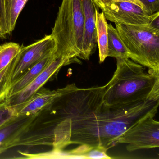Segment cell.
Returning <instances> with one entry per match:
<instances>
[{
    "instance_id": "cell-2",
    "label": "cell",
    "mask_w": 159,
    "mask_h": 159,
    "mask_svg": "<svg viewBox=\"0 0 159 159\" xmlns=\"http://www.w3.org/2000/svg\"><path fill=\"white\" fill-rule=\"evenodd\" d=\"M117 68L105 86L104 101L108 107H121L139 101L159 99V73L130 58H116Z\"/></svg>"
},
{
    "instance_id": "cell-9",
    "label": "cell",
    "mask_w": 159,
    "mask_h": 159,
    "mask_svg": "<svg viewBox=\"0 0 159 159\" xmlns=\"http://www.w3.org/2000/svg\"><path fill=\"white\" fill-rule=\"evenodd\" d=\"M39 114L19 115L0 128V154L19 145L22 137L29 132Z\"/></svg>"
},
{
    "instance_id": "cell-4",
    "label": "cell",
    "mask_w": 159,
    "mask_h": 159,
    "mask_svg": "<svg viewBox=\"0 0 159 159\" xmlns=\"http://www.w3.org/2000/svg\"><path fill=\"white\" fill-rule=\"evenodd\" d=\"M115 26L130 52V59L159 73V29L149 25L115 24Z\"/></svg>"
},
{
    "instance_id": "cell-10",
    "label": "cell",
    "mask_w": 159,
    "mask_h": 159,
    "mask_svg": "<svg viewBox=\"0 0 159 159\" xmlns=\"http://www.w3.org/2000/svg\"><path fill=\"white\" fill-rule=\"evenodd\" d=\"M82 3L84 24L81 59L89 60L97 43L96 13L98 9L91 0H82Z\"/></svg>"
},
{
    "instance_id": "cell-13",
    "label": "cell",
    "mask_w": 159,
    "mask_h": 159,
    "mask_svg": "<svg viewBox=\"0 0 159 159\" xmlns=\"http://www.w3.org/2000/svg\"><path fill=\"white\" fill-rule=\"evenodd\" d=\"M28 0H3L5 11L4 34H11L15 28L19 15Z\"/></svg>"
},
{
    "instance_id": "cell-6",
    "label": "cell",
    "mask_w": 159,
    "mask_h": 159,
    "mask_svg": "<svg viewBox=\"0 0 159 159\" xmlns=\"http://www.w3.org/2000/svg\"><path fill=\"white\" fill-rule=\"evenodd\" d=\"M56 43L52 35L28 46H21L19 53L14 58L15 66L11 76V84L30 68L55 51Z\"/></svg>"
},
{
    "instance_id": "cell-8",
    "label": "cell",
    "mask_w": 159,
    "mask_h": 159,
    "mask_svg": "<svg viewBox=\"0 0 159 159\" xmlns=\"http://www.w3.org/2000/svg\"><path fill=\"white\" fill-rule=\"evenodd\" d=\"M55 57L45 69L22 91L5 100L8 106L17 108L29 100L45 84L56 76L61 68L73 63L68 57L59 55L55 52Z\"/></svg>"
},
{
    "instance_id": "cell-21",
    "label": "cell",
    "mask_w": 159,
    "mask_h": 159,
    "mask_svg": "<svg viewBox=\"0 0 159 159\" xmlns=\"http://www.w3.org/2000/svg\"><path fill=\"white\" fill-rule=\"evenodd\" d=\"M91 1L98 9H100L101 10H102L106 5H108L111 2L116 1H120L130 2L135 3L137 5H139L141 8H143L142 4L139 0H91Z\"/></svg>"
},
{
    "instance_id": "cell-12",
    "label": "cell",
    "mask_w": 159,
    "mask_h": 159,
    "mask_svg": "<svg viewBox=\"0 0 159 159\" xmlns=\"http://www.w3.org/2000/svg\"><path fill=\"white\" fill-rule=\"evenodd\" d=\"M55 52L39 61L15 81L11 85L6 99L19 93L32 82L54 58Z\"/></svg>"
},
{
    "instance_id": "cell-14",
    "label": "cell",
    "mask_w": 159,
    "mask_h": 159,
    "mask_svg": "<svg viewBox=\"0 0 159 159\" xmlns=\"http://www.w3.org/2000/svg\"><path fill=\"white\" fill-rule=\"evenodd\" d=\"M107 57L116 58H130L128 50L124 44L117 30L111 24H107Z\"/></svg>"
},
{
    "instance_id": "cell-1",
    "label": "cell",
    "mask_w": 159,
    "mask_h": 159,
    "mask_svg": "<svg viewBox=\"0 0 159 159\" xmlns=\"http://www.w3.org/2000/svg\"><path fill=\"white\" fill-rule=\"evenodd\" d=\"M59 89L60 94L52 104L53 149L64 150L74 144L108 150L120 135L148 115L143 101L115 107L106 105L105 85L80 88L71 84Z\"/></svg>"
},
{
    "instance_id": "cell-7",
    "label": "cell",
    "mask_w": 159,
    "mask_h": 159,
    "mask_svg": "<svg viewBox=\"0 0 159 159\" xmlns=\"http://www.w3.org/2000/svg\"><path fill=\"white\" fill-rule=\"evenodd\" d=\"M101 11L107 20L121 25H148L159 14V12H157L149 15L140 6L125 1L111 2Z\"/></svg>"
},
{
    "instance_id": "cell-19",
    "label": "cell",
    "mask_w": 159,
    "mask_h": 159,
    "mask_svg": "<svg viewBox=\"0 0 159 159\" xmlns=\"http://www.w3.org/2000/svg\"><path fill=\"white\" fill-rule=\"evenodd\" d=\"M107 150L102 147H92L82 154L83 158L86 159H111L107 154Z\"/></svg>"
},
{
    "instance_id": "cell-23",
    "label": "cell",
    "mask_w": 159,
    "mask_h": 159,
    "mask_svg": "<svg viewBox=\"0 0 159 159\" xmlns=\"http://www.w3.org/2000/svg\"><path fill=\"white\" fill-rule=\"evenodd\" d=\"M6 36L4 35L2 33V31L1 28V26H0V39H5Z\"/></svg>"
},
{
    "instance_id": "cell-5",
    "label": "cell",
    "mask_w": 159,
    "mask_h": 159,
    "mask_svg": "<svg viewBox=\"0 0 159 159\" xmlns=\"http://www.w3.org/2000/svg\"><path fill=\"white\" fill-rule=\"evenodd\" d=\"M115 144H127L129 152L159 148V122L154 117L145 118L126 129L115 139Z\"/></svg>"
},
{
    "instance_id": "cell-18",
    "label": "cell",
    "mask_w": 159,
    "mask_h": 159,
    "mask_svg": "<svg viewBox=\"0 0 159 159\" xmlns=\"http://www.w3.org/2000/svg\"><path fill=\"white\" fill-rule=\"evenodd\" d=\"M18 116L17 109L4 102L0 106V128Z\"/></svg>"
},
{
    "instance_id": "cell-20",
    "label": "cell",
    "mask_w": 159,
    "mask_h": 159,
    "mask_svg": "<svg viewBox=\"0 0 159 159\" xmlns=\"http://www.w3.org/2000/svg\"><path fill=\"white\" fill-rule=\"evenodd\" d=\"M143 9L149 15L159 12V0H139Z\"/></svg>"
},
{
    "instance_id": "cell-17",
    "label": "cell",
    "mask_w": 159,
    "mask_h": 159,
    "mask_svg": "<svg viewBox=\"0 0 159 159\" xmlns=\"http://www.w3.org/2000/svg\"><path fill=\"white\" fill-rule=\"evenodd\" d=\"M15 66L14 59L11 64L0 72V106L5 102L8 97L11 85V76Z\"/></svg>"
},
{
    "instance_id": "cell-15",
    "label": "cell",
    "mask_w": 159,
    "mask_h": 159,
    "mask_svg": "<svg viewBox=\"0 0 159 159\" xmlns=\"http://www.w3.org/2000/svg\"><path fill=\"white\" fill-rule=\"evenodd\" d=\"M96 15L97 38L99 52V63H102L107 57V23L103 12H99L98 10H97Z\"/></svg>"
},
{
    "instance_id": "cell-22",
    "label": "cell",
    "mask_w": 159,
    "mask_h": 159,
    "mask_svg": "<svg viewBox=\"0 0 159 159\" xmlns=\"http://www.w3.org/2000/svg\"><path fill=\"white\" fill-rule=\"evenodd\" d=\"M0 26L2 31L4 34L5 29V11H4L3 0H0ZM6 36V35H5Z\"/></svg>"
},
{
    "instance_id": "cell-16",
    "label": "cell",
    "mask_w": 159,
    "mask_h": 159,
    "mask_svg": "<svg viewBox=\"0 0 159 159\" xmlns=\"http://www.w3.org/2000/svg\"><path fill=\"white\" fill-rule=\"evenodd\" d=\"M21 46L16 43L0 44V72L7 67L17 55Z\"/></svg>"
},
{
    "instance_id": "cell-11",
    "label": "cell",
    "mask_w": 159,
    "mask_h": 159,
    "mask_svg": "<svg viewBox=\"0 0 159 159\" xmlns=\"http://www.w3.org/2000/svg\"><path fill=\"white\" fill-rule=\"evenodd\" d=\"M60 93L59 89L51 90L42 87L25 103L16 108L18 115L30 116L40 113L49 107Z\"/></svg>"
},
{
    "instance_id": "cell-3",
    "label": "cell",
    "mask_w": 159,
    "mask_h": 159,
    "mask_svg": "<svg viewBox=\"0 0 159 159\" xmlns=\"http://www.w3.org/2000/svg\"><path fill=\"white\" fill-rule=\"evenodd\" d=\"M84 16L82 0H62L51 35L55 53L74 62L83 53Z\"/></svg>"
}]
</instances>
